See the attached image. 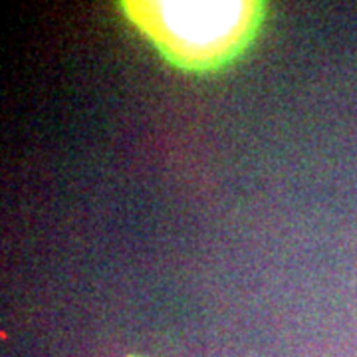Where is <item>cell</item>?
I'll use <instances>...</instances> for the list:
<instances>
[{"label": "cell", "instance_id": "cell-1", "mask_svg": "<svg viewBox=\"0 0 357 357\" xmlns=\"http://www.w3.org/2000/svg\"><path fill=\"white\" fill-rule=\"evenodd\" d=\"M171 64L208 72L250 44L264 18L260 2H121Z\"/></svg>", "mask_w": 357, "mask_h": 357}]
</instances>
